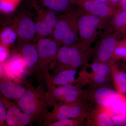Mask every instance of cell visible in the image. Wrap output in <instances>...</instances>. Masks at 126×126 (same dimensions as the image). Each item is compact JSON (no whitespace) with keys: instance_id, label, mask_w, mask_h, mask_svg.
<instances>
[{"instance_id":"6da1fadb","label":"cell","mask_w":126,"mask_h":126,"mask_svg":"<svg viewBox=\"0 0 126 126\" xmlns=\"http://www.w3.org/2000/svg\"><path fill=\"white\" fill-rule=\"evenodd\" d=\"M26 92L16 102L23 112L30 117L32 123H36L41 126L52 106L48 98L47 91L41 85L34 87L32 84L26 83Z\"/></svg>"},{"instance_id":"7a4b0ae2","label":"cell","mask_w":126,"mask_h":126,"mask_svg":"<svg viewBox=\"0 0 126 126\" xmlns=\"http://www.w3.org/2000/svg\"><path fill=\"white\" fill-rule=\"evenodd\" d=\"M77 16L79 42L83 49L87 51L96 38L99 30L110 33L113 30L109 20L87 14L79 7L75 10Z\"/></svg>"},{"instance_id":"3957f363","label":"cell","mask_w":126,"mask_h":126,"mask_svg":"<svg viewBox=\"0 0 126 126\" xmlns=\"http://www.w3.org/2000/svg\"><path fill=\"white\" fill-rule=\"evenodd\" d=\"M96 104L111 117L126 113V97L116 90L104 86L97 88L92 92L86 93V98Z\"/></svg>"},{"instance_id":"277c9868","label":"cell","mask_w":126,"mask_h":126,"mask_svg":"<svg viewBox=\"0 0 126 126\" xmlns=\"http://www.w3.org/2000/svg\"><path fill=\"white\" fill-rule=\"evenodd\" d=\"M93 48L84 51L79 43L69 45H63L59 50L56 64L53 69L55 73L68 69L77 70L88 64L94 55Z\"/></svg>"},{"instance_id":"5b68a950","label":"cell","mask_w":126,"mask_h":126,"mask_svg":"<svg viewBox=\"0 0 126 126\" xmlns=\"http://www.w3.org/2000/svg\"><path fill=\"white\" fill-rule=\"evenodd\" d=\"M52 38L62 46L79 43L77 16L75 10L59 15Z\"/></svg>"},{"instance_id":"8992f818","label":"cell","mask_w":126,"mask_h":126,"mask_svg":"<svg viewBox=\"0 0 126 126\" xmlns=\"http://www.w3.org/2000/svg\"><path fill=\"white\" fill-rule=\"evenodd\" d=\"M86 102L79 101L71 103L58 102L53 105V110L44 120L41 126L64 119L84 121L89 112L87 111Z\"/></svg>"},{"instance_id":"52a82bcc","label":"cell","mask_w":126,"mask_h":126,"mask_svg":"<svg viewBox=\"0 0 126 126\" xmlns=\"http://www.w3.org/2000/svg\"><path fill=\"white\" fill-rule=\"evenodd\" d=\"M37 40L39 60L35 72L41 73L43 77L45 74L49 73V70L54 67L61 46L51 37Z\"/></svg>"},{"instance_id":"ba28073f","label":"cell","mask_w":126,"mask_h":126,"mask_svg":"<svg viewBox=\"0 0 126 126\" xmlns=\"http://www.w3.org/2000/svg\"><path fill=\"white\" fill-rule=\"evenodd\" d=\"M31 5L36 13L34 21L36 39L52 38L59 13L45 8L34 0H31Z\"/></svg>"},{"instance_id":"9c48e42d","label":"cell","mask_w":126,"mask_h":126,"mask_svg":"<svg viewBox=\"0 0 126 126\" xmlns=\"http://www.w3.org/2000/svg\"><path fill=\"white\" fill-rule=\"evenodd\" d=\"M48 98L52 106L58 102L71 103L86 99V91L73 84L56 86L47 84Z\"/></svg>"},{"instance_id":"30bf717a","label":"cell","mask_w":126,"mask_h":126,"mask_svg":"<svg viewBox=\"0 0 126 126\" xmlns=\"http://www.w3.org/2000/svg\"><path fill=\"white\" fill-rule=\"evenodd\" d=\"M1 64L0 77H4L18 83L24 80L29 73V70L20 53L12 54L7 60Z\"/></svg>"},{"instance_id":"8fae6325","label":"cell","mask_w":126,"mask_h":126,"mask_svg":"<svg viewBox=\"0 0 126 126\" xmlns=\"http://www.w3.org/2000/svg\"><path fill=\"white\" fill-rule=\"evenodd\" d=\"M120 35L119 33L116 32L104 34L94 48V60L109 63L111 60Z\"/></svg>"},{"instance_id":"7c38bea8","label":"cell","mask_w":126,"mask_h":126,"mask_svg":"<svg viewBox=\"0 0 126 126\" xmlns=\"http://www.w3.org/2000/svg\"><path fill=\"white\" fill-rule=\"evenodd\" d=\"M11 27L17 34L18 41L31 42L36 38L35 23L30 14L25 12L18 15Z\"/></svg>"},{"instance_id":"4fadbf2b","label":"cell","mask_w":126,"mask_h":126,"mask_svg":"<svg viewBox=\"0 0 126 126\" xmlns=\"http://www.w3.org/2000/svg\"><path fill=\"white\" fill-rule=\"evenodd\" d=\"M75 4L87 14L109 20L119 9L94 0H73Z\"/></svg>"},{"instance_id":"5bb4252c","label":"cell","mask_w":126,"mask_h":126,"mask_svg":"<svg viewBox=\"0 0 126 126\" xmlns=\"http://www.w3.org/2000/svg\"><path fill=\"white\" fill-rule=\"evenodd\" d=\"M0 100L4 104L7 111V124L9 126H24L32 123L30 117L22 112L18 105L10 102L7 98L1 96Z\"/></svg>"},{"instance_id":"9a60e30c","label":"cell","mask_w":126,"mask_h":126,"mask_svg":"<svg viewBox=\"0 0 126 126\" xmlns=\"http://www.w3.org/2000/svg\"><path fill=\"white\" fill-rule=\"evenodd\" d=\"M17 45L18 51L24 60L29 74L35 72L39 60L36 44L28 41H18Z\"/></svg>"},{"instance_id":"2e32d148","label":"cell","mask_w":126,"mask_h":126,"mask_svg":"<svg viewBox=\"0 0 126 126\" xmlns=\"http://www.w3.org/2000/svg\"><path fill=\"white\" fill-rule=\"evenodd\" d=\"M77 70L68 69L55 73L53 75H50L49 73H45L43 77L46 80L47 84H50L55 86H65L78 83V78L76 76Z\"/></svg>"},{"instance_id":"e0dca14e","label":"cell","mask_w":126,"mask_h":126,"mask_svg":"<svg viewBox=\"0 0 126 126\" xmlns=\"http://www.w3.org/2000/svg\"><path fill=\"white\" fill-rule=\"evenodd\" d=\"M26 90L27 88L19 83L14 82L5 77H0V93L7 99H13L16 101L24 96Z\"/></svg>"},{"instance_id":"ac0fdd59","label":"cell","mask_w":126,"mask_h":126,"mask_svg":"<svg viewBox=\"0 0 126 126\" xmlns=\"http://www.w3.org/2000/svg\"><path fill=\"white\" fill-rule=\"evenodd\" d=\"M42 6L58 13L72 11L76 5L73 0H34Z\"/></svg>"},{"instance_id":"d6986e66","label":"cell","mask_w":126,"mask_h":126,"mask_svg":"<svg viewBox=\"0 0 126 126\" xmlns=\"http://www.w3.org/2000/svg\"><path fill=\"white\" fill-rule=\"evenodd\" d=\"M88 126H115L111 117L103 109L97 107L87 117Z\"/></svg>"},{"instance_id":"ffe728a7","label":"cell","mask_w":126,"mask_h":126,"mask_svg":"<svg viewBox=\"0 0 126 126\" xmlns=\"http://www.w3.org/2000/svg\"><path fill=\"white\" fill-rule=\"evenodd\" d=\"M111 68V75L116 90L123 94H126V73L117 68L111 60L109 63Z\"/></svg>"},{"instance_id":"44dd1931","label":"cell","mask_w":126,"mask_h":126,"mask_svg":"<svg viewBox=\"0 0 126 126\" xmlns=\"http://www.w3.org/2000/svg\"><path fill=\"white\" fill-rule=\"evenodd\" d=\"M113 30L120 34L126 36V11L118 9L109 20Z\"/></svg>"},{"instance_id":"7402d4cb","label":"cell","mask_w":126,"mask_h":126,"mask_svg":"<svg viewBox=\"0 0 126 126\" xmlns=\"http://www.w3.org/2000/svg\"><path fill=\"white\" fill-rule=\"evenodd\" d=\"M88 65L92 69V73L101 75L108 78L111 75V68L109 63L94 60L91 64Z\"/></svg>"},{"instance_id":"603a6c76","label":"cell","mask_w":126,"mask_h":126,"mask_svg":"<svg viewBox=\"0 0 126 126\" xmlns=\"http://www.w3.org/2000/svg\"><path fill=\"white\" fill-rule=\"evenodd\" d=\"M17 38L16 33L11 27H6L1 34V45L7 47V45L14 43Z\"/></svg>"},{"instance_id":"cb8c5ba5","label":"cell","mask_w":126,"mask_h":126,"mask_svg":"<svg viewBox=\"0 0 126 126\" xmlns=\"http://www.w3.org/2000/svg\"><path fill=\"white\" fill-rule=\"evenodd\" d=\"M126 57V38L118 41L113 54L111 60L123 59Z\"/></svg>"},{"instance_id":"d4e9b609","label":"cell","mask_w":126,"mask_h":126,"mask_svg":"<svg viewBox=\"0 0 126 126\" xmlns=\"http://www.w3.org/2000/svg\"><path fill=\"white\" fill-rule=\"evenodd\" d=\"M84 121L74 119H64L48 123L44 126H79L82 125Z\"/></svg>"},{"instance_id":"484cf974","label":"cell","mask_w":126,"mask_h":126,"mask_svg":"<svg viewBox=\"0 0 126 126\" xmlns=\"http://www.w3.org/2000/svg\"><path fill=\"white\" fill-rule=\"evenodd\" d=\"M90 77L94 83L100 86H102L106 83L108 79V78L104 75L92 73L90 75Z\"/></svg>"},{"instance_id":"4316f807","label":"cell","mask_w":126,"mask_h":126,"mask_svg":"<svg viewBox=\"0 0 126 126\" xmlns=\"http://www.w3.org/2000/svg\"><path fill=\"white\" fill-rule=\"evenodd\" d=\"M6 108L1 100H0V126H7V111Z\"/></svg>"},{"instance_id":"83f0119b","label":"cell","mask_w":126,"mask_h":126,"mask_svg":"<svg viewBox=\"0 0 126 126\" xmlns=\"http://www.w3.org/2000/svg\"><path fill=\"white\" fill-rule=\"evenodd\" d=\"M111 117L115 126H126V113L116 115Z\"/></svg>"},{"instance_id":"f1b7e54d","label":"cell","mask_w":126,"mask_h":126,"mask_svg":"<svg viewBox=\"0 0 126 126\" xmlns=\"http://www.w3.org/2000/svg\"><path fill=\"white\" fill-rule=\"evenodd\" d=\"M7 47L1 45H0V63H2L6 60L8 56Z\"/></svg>"},{"instance_id":"f546056e","label":"cell","mask_w":126,"mask_h":126,"mask_svg":"<svg viewBox=\"0 0 126 126\" xmlns=\"http://www.w3.org/2000/svg\"><path fill=\"white\" fill-rule=\"evenodd\" d=\"M110 5L116 9L119 8V4L121 0H109Z\"/></svg>"},{"instance_id":"4dcf8cb0","label":"cell","mask_w":126,"mask_h":126,"mask_svg":"<svg viewBox=\"0 0 126 126\" xmlns=\"http://www.w3.org/2000/svg\"><path fill=\"white\" fill-rule=\"evenodd\" d=\"M119 8L122 10L126 11V0H121L119 4Z\"/></svg>"},{"instance_id":"1f68e13d","label":"cell","mask_w":126,"mask_h":126,"mask_svg":"<svg viewBox=\"0 0 126 126\" xmlns=\"http://www.w3.org/2000/svg\"><path fill=\"white\" fill-rule=\"evenodd\" d=\"M94 0L97 1H99V2H103V3H105V4H107L110 5L109 0Z\"/></svg>"},{"instance_id":"d6a6232c","label":"cell","mask_w":126,"mask_h":126,"mask_svg":"<svg viewBox=\"0 0 126 126\" xmlns=\"http://www.w3.org/2000/svg\"></svg>"},{"instance_id":"836d02e7","label":"cell","mask_w":126,"mask_h":126,"mask_svg":"<svg viewBox=\"0 0 126 126\" xmlns=\"http://www.w3.org/2000/svg\"></svg>"}]
</instances>
